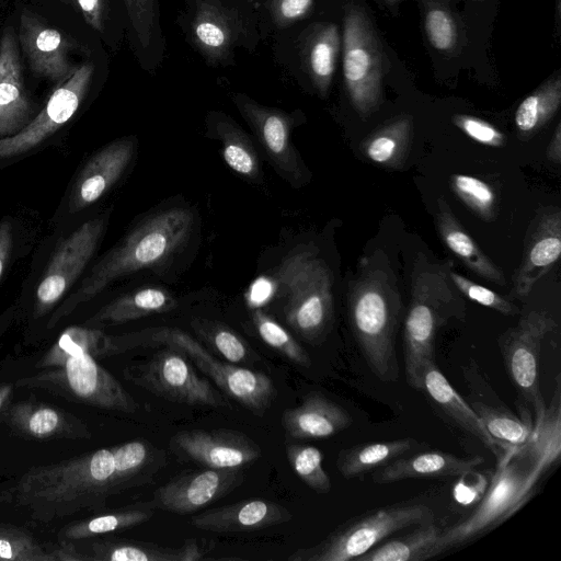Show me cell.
I'll return each instance as SVG.
<instances>
[{
	"label": "cell",
	"instance_id": "obj_1",
	"mask_svg": "<svg viewBox=\"0 0 561 561\" xmlns=\"http://www.w3.org/2000/svg\"><path fill=\"white\" fill-rule=\"evenodd\" d=\"M561 387L556 378L553 398L530 438L504 448L478 507L467 518L440 530L432 558L462 546L501 526L536 494L545 474L561 456Z\"/></svg>",
	"mask_w": 561,
	"mask_h": 561
},
{
	"label": "cell",
	"instance_id": "obj_2",
	"mask_svg": "<svg viewBox=\"0 0 561 561\" xmlns=\"http://www.w3.org/2000/svg\"><path fill=\"white\" fill-rule=\"evenodd\" d=\"M402 302L396 273L382 250L364 255L348 283V322L371 373L381 381L399 377L396 351Z\"/></svg>",
	"mask_w": 561,
	"mask_h": 561
},
{
	"label": "cell",
	"instance_id": "obj_3",
	"mask_svg": "<svg viewBox=\"0 0 561 561\" xmlns=\"http://www.w3.org/2000/svg\"><path fill=\"white\" fill-rule=\"evenodd\" d=\"M193 224L192 211L183 207L159 211L140 222L92 266L53 311L47 328L55 327L115 280L169 261L187 243Z\"/></svg>",
	"mask_w": 561,
	"mask_h": 561
},
{
	"label": "cell",
	"instance_id": "obj_4",
	"mask_svg": "<svg viewBox=\"0 0 561 561\" xmlns=\"http://www.w3.org/2000/svg\"><path fill=\"white\" fill-rule=\"evenodd\" d=\"M111 448L34 467L11 489V500L33 518L48 522L104 506L119 493Z\"/></svg>",
	"mask_w": 561,
	"mask_h": 561
},
{
	"label": "cell",
	"instance_id": "obj_5",
	"mask_svg": "<svg viewBox=\"0 0 561 561\" xmlns=\"http://www.w3.org/2000/svg\"><path fill=\"white\" fill-rule=\"evenodd\" d=\"M453 262L417 252L411 273V298L404 319L403 359L410 387L421 390L424 366L434 360L435 339L450 320H463L466 301L450 278Z\"/></svg>",
	"mask_w": 561,
	"mask_h": 561
},
{
	"label": "cell",
	"instance_id": "obj_6",
	"mask_svg": "<svg viewBox=\"0 0 561 561\" xmlns=\"http://www.w3.org/2000/svg\"><path fill=\"white\" fill-rule=\"evenodd\" d=\"M286 322L309 343L320 342L333 320V277L328 264L310 248L299 247L275 273Z\"/></svg>",
	"mask_w": 561,
	"mask_h": 561
},
{
	"label": "cell",
	"instance_id": "obj_7",
	"mask_svg": "<svg viewBox=\"0 0 561 561\" xmlns=\"http://www.w3.org/2000/svg\"><path fill=\"white\" fill-rule=\"evenodd\" d=\"M434 520L424 504H396L352 518L320 542L294 551L289 561H356L392 535Z\"/></svg>",
	"mask_w": 561,
	"mask_h": 561
},
{
	"label": "cell",
	"instance_id": "obj_8",
	"mask_svg": "<svg viewBox=\"0 0 561 561\" xmlns=\"http://www.w3.org/2000/svg\"><path fill=\"white\" fill-rule=\"evenodd\" d=\"M343 75L352 106L363 117L378 110L382 98L386 56L363 8L350 5L343 24Z\"/></svg>",
	"mask_w": 561,
	"mask_h": 561
},
{
	"label": "cell",
	"instance_id": "obj_9",
	"mask_svg": "<svg viewBox=\"0 0 561 561\" xmlns=\"http://www.w3.org/2000/svg\"><path fill=\"white\" fill-rule=\"evenodd\" d=\"M16 386L46 390L111 411L135 413L138 410L137 402L121 382L89 354L70 356L61 366L24 377Z\"/></svg>",
	"mask_w": 561,
	"mask_h": 561
},
{
	"label": "cell",
	"instance_id": "obj_10",
	"mask_svg": "<svg viewBox=\"0 0 561 561\" xmlns=\"http://www.w3.org/2000/svg\"><path fill=\"white\" fill-rule=\"evenodd\" d=\"M139 342L151 341L183 352L229 397L252 413L262 415L277 396L268 376L248 368L222 363L186 332L174 328H156L137 332Z\"/></svg>",
	"mask_w": 561,
	"mask_h": 561
},
{
	"label": "cell",
	"instance_id": "obj_11",
	"mask_svg": "<svg viewBox=\"0 0 561 561\" xmlns=\"http://www.w3.org/2000/svg\"><path fill=\"white\" fill-rule=\"evenodd\" d=\"M107 218H90L58 241L35 286V319L54 311L79 283L105 233Z\"/></svg>",
	"mask_w": 561,
	"mask_h": 561
},
{
	"label": "cell",
	"instance_id": "obj_12",
	"mask_svg": "<svg viewBox=\"0 0 561 561\" xmlns=\"http://www.w3.org/2000/svg\"><path fill=\"white\" fill-rule=\"evenodd\" d=\"M557 329L546 311L533 310L499 337V347L508 378L520 400L535 413L534 423L545 415L547 404L539 383V356L545 337Z\"/></svg>",
	"mask_w": 561,
	"mask_h": 561
},
{
	"label": "cell",
	"instance_id": "obj_13",
	"mask_svg": "<svg viewBox=\"0 0 561 561\" xmlns=\"http://www.w3.org/2000/svg\"><path fill=\"white\" fill-rule=\"evenodd\" d=\"M128 378L171 402L210 408L226 405L224 398L210 382L197 375L185 354L171 346L137 365L128 374Z\"/></svg>",
	"mask_w": 561,
	"mask_h": 561
},
{
	"label": "cell",
	"instance_id": "obj_14",
	"mask_svg": "<svg viewBox=\"0 0 561 561\" xmlns=\"http://www.w3.org/2000/svg\"><path fill=\"white\" fill-rule=\"evenodd\" d=\"M94 65L85 61L56 87L44 107L20 133L0 140V160L24 156L39 147L78 112L92 81Z\"/></svg>",
	"mask_w": 561,
	"mask_h": 561
},
{
	"label": "cell",
	"instance_id": "obj_15",
	"mask_svg": "<svg viewBox=\"0 0 561 561\" xmlns=\"http://www.w3.org/2000/svg\"><path fill=\"white\" fill-rule=\"evenodd\" d=\"M461 371L468 390L467 402L491 437L504 448L528 440L535 431L530 409L522 402L519 415L512 411L474 359L462 366Z\"/></svg>",
	"mask_w": 561,
	"mask_h": 561
},
{
	"label": "cell",
	"instance_id": "obj_16",
	"mask_svg": "<svg viewBox=\"0 0 561 561\" xmlns=\"http://www.w3.org/2000/svg\"><path fill=\"white\" fill-rule=\"evenodd\" d=\"M234 103L252 128L275 169L293 185L300 186L309 172L290 140L291 119L284 112L238 95Z\"/></svg>",
	"mask_w": 561,
	"mask_h": 561
},
{
	"label": "cell",
	"instance_id": "obj_17",
	"mask_svg": "<svg viewBox=\"0 0 561 561\" xmlns=\"http://www.w3.org/2000/svg\"><path fill=\"white\" fill-rule=\"evenodd\" d=\"M170 447L179 458L214 469L241 468L262 455L252 438L226 428L179 432Z\"/></svg>",
	"mask_w": 561,
	"mask_h": 561
},
{
	"label": "cell",
	"instance_id": "obj_18",
	"mask_svg": "<svg viewBox=\"0 0 561 561\" xmlns=\"http://www.w3.org/2000/svg\"><path fill=\"white\" fill-rule=\"evenodd\" d=\"M136 141L114 140L82 165L62 202V215L73 216L95 204L119 180L131 162Z\"/></svg>",
	"mask_w": 561,
	"mask_h": 561
},
{
	"label": "cell",
	"instance_id": "obj_19",
	"mask_svg": "<svg viewBox=\"0 0 561 561\" xmlns=\"http://www.w3.org/2000/svg\"><path fill=\"white\" fill-rule=\"evenodd\" d=\"M18 39L32 72L55 88L75 73L78 66L70 59L72 43L27 9L20 14Z\"/></svg>",
	"mask_w": 561,
	"mask_h": 561
},
{
	"label": "cell",
	"instance_id": "obj_20",
	"mask_svg": "<svg viewBox=\"0 0 561 561\" xmlns=\"http://www.w3.org/2000/svg\"><path fill=\"white\" fill-rule=\"evenodd\" d=\"M242 481L240 468L190 471L158 488L151 502L154 507L169 513L188 514L227 495Z\"/></svg>",
	"mask_w": 561,
	"mask_h": 561
},
{
	"label": "cell",
	"instance_id": "obj_21",
	"mask_svg": "<svg viewBox=\"0 0 561 561\" xmlns=\"http://www.w3.org/2000/svg\"><path fill=\"white\" fill-rule=\"evenodd\" d=\"M37 113L24 84L19 42L7 26L0 37V140L20 133Z\"/></svg>",
	"mask_w": 561,
	"mask_h": 561
},
{
	"label": "cell",
	"instance_id": "obj_22",
	"mask_svg": "<svg viewBox=\"0 0 561 561\" xmlns=\"http://www.w3.org/2000/svg\"><path fill=\"white\" fill-rule=\"evenodd\" d=\"M561 253V214L558 207L545 208L531 224L522 262L513 277L512 296L529 295L535 284L546 275Z\"/></svg>",
	"mask_w": 561,
	"mask_h": 561
},
{
	"label": "cell",
	"instance_id": "obj_23",
	"mask_svg": "<svg viewBox=\"0 0 561 561\" xmlns=\"http://www.w3.org/2000/svg\"><path fill=\"white\" fill-rule=\"evenodd\" d=\"M291 519V513L278 503L248 499L195 515L191 524L202 530L232 534L262 530Z\"/></svg>",
	"mask_w": 561,
	"mask_h": 561
},
{
	"label": "cell",
	"instance_id": "obj_24",
	"mask_svg": "<svg viewBox=\"0 0 561 561\" xmlns=\"http://www.w3.org/2000/svg\"><path fill=\"white\" fill-rule=\"evenodd\" d=\"M280 423L293 438L323 439L350 427L353 417L322 393L310 392L300 405L284 410Z\"/></svg>",
	"mask_w": 561,
	"mask_h": 561
},
{
	"label": "cell",
	"instance_id": "obj_25",
	"mask_svg": "<svg viewBox=\"0 0 561 561\" xmlns=\"http://www.w3.org/2000/svg\"><path fill=\"white\" fill-rule=\"evenodd\" d=\"M4 416L16 433L34 439L90 437L81 420L43 402L20 401L11 405Z\"/></svg>",
	"mask_w": 561,
	"mask_h": 561
},
{
	"label": "cell",
	"instance_id": "obj_26",
	"mask_svg": "<svg viewBox=\"0 0 561 561\" xmlns=\"http://www.w3.org/2000/svg\"><path fill=\"white\" fill-rule=\"evenodd\" d=\"M139 344L136 332L123 335H111L91 328L71 325L62 331L56 342L37 363L39 368L61 366L67 358L78 354L92 357L111 356L126 352Z\"/></svg>",
	"mask_w": 561,
	"mask_h": 561
},
{
	"label": "cell",
	"instance_id": "obj_27",
	"mask_svg": "<svg viewBox=\"0 0 561 561\" xmlns=\"http://www.w3.org/2000/svg\"><path fill=\"white\" fill-rule=\"evenodd\" d=\"M433 404L460 430L479 439L492 454L497 457L504 449L486 432L481 421L465 400L449 383L437 367L435 360L424 366L422 387ZM506 448V447H505Z\"/></svg>",
	"mask_w": 561,
	"mask_h": 561
},
{
	"label": "cell",
	"instance_id": "obj_28",
	"mask_svg": "<svg viewBox=\"0 0 561 561\" xmlns=\"http://www.w3.org/2000/svg\"><path fill=\"white\" fill-rule=\"evenodd\" d=\"M482 462L480 456L459 457L440 450L405 454L376 469L373 481L386 484L416 478L458 477Z\"/></svg>",
	"mask_w": 561,
	"mask_h": 561
},
{
	"label": "cell",
	"instance_id": "obj_29",
	"mask_svg": "<svg viewBox=\"0 0 561 561\" xmlns=\"http://www.w3.org/2000/svg\"><path fill=\"white\" fill-rule=\"evenodd\" d=\"M436 228L445 245L471 272L496 285H505L502 270L479 248L443 197L437 201Z\"/></svg>",
	"mask_w": 561,
	"mask_h": 561
},
{
	"label": "cell",
	"instance_id": "obj_30",
	"mask_svg": "<svg viewBox=\"0 0 561 561\" xmlns=\"http://www.w3.org/2000/svg\"><path fill=\"white\" fill-rule=\"evenodd\" d=\"M176 307V299L162 287H142L119 296L90 317L88 327L121 324L157 313H164Z\"/></svg>",
	"mask_w": 561,
	"mask_h": 561
},
{
	"label": "cell",
	"instance_id": "obj_31",
	"mask_svg": "<svg viewBox=\"0 0 561 561\" xmlns=\"http://www.w3.org/2000/svg\"><path fill=\"white\" fill-rule=\"evenodd\" d=\"M114 477L121 492L151 483L165 463V454L146 439H135L111 447Z\"/></svg>",
	"mask_w": 561,
	"mask_h": 561
},
{
	"label": "cell",
	"instance_id": "obj_32",
	"mask_svg": "<svg viewBox=\"0 0 561 561\" xmlns=\"http://www.w3.org/2000/svg\"><path fill=\"white\" fill-rule=\"evenodd\" d=\"M90 560L99 561H197L204 551L194 540L180 548L162 547L135 540H104L93 542Z\"/></svg>",
	"mask_w": 561,
	"mask_h": 561
},
{
	"label": "cell",
	"instance_id": "obj_33",
	"mask_svg": "<svg viewBox=\"0 0 561 561\" xmlns=\"http://www.w3.org/2000/svg\"><path fill=\"white\" fill-rule=\"evenodd\" d=\"M421 444L411 437L355 445L340 450L336 468L346 479L376 470L392 460L419 449Z\"/></svg>",
	"mask_w": 561,
	"mask_h": 561
},
{
	"label": "cell",
	"instance_id": "obj_34",
	"mask_svg": "<svg viewBox=\"0 0 561 561\" xmlns=\"http://www.w3.org/2000/svg\"><path fill=\"white\" fill-rule=\"evenodd\" d=\"M412 135L413 118L401 115L368 135L362 149L374 163L400 169L408 158Z\"/></svg>",
	"mask_w": 561,
	"mask_h": 561
},
{
	"label": "cell",
	"instance_id": "obj_35",
	"mask_svg": "<svg viewBox=\"0 0 561 561\" xmlns=\"http://www.w3.org/2000/svg\"><path fill=\"white\" fill-rule=\"evenodd\" d=\"M440 529L434 520L420 524L404 535L387 538L356 561H424L432 558Z\"/></svg>",
	"mask_w": 561,
	"mask_h": 561
},
{
	"label": "cell",
	"instance_id": "obj_36",
	"mask_svg": "<svg viewBox=\"0 0 561 561\" xmlns=\"http://www.w3.org/2000/svg\"><path fill=\"white\" fill-rule=\"evenodd\" d=\"M214 129L221 142L222 158L228 167L248 180L257 181L261 176V161L249 135L226 115L217 117Z\"/></svg>",
	"mask_w": 561,
	"mask_h": 561
},
{
	"label": "cell",
	"instance_id": "obj_37",
	"mask_svg": "<svg viewBox=\"0 0 561 561\" xmlns=\"http://www.w3.org/2000/svg\"><path fill=\"white\" fill-rule=\"evenodd\" d=\"M341 46L339 27L333 23L320 25L310 36L306 47V64L317 91L327 95Z\"/></svg>",
	"mask_w": 561,
	"mask_h": 561
},
{
	"label": "cell",
	"instance_id": "obj_38",
	"mask_svg": "<svg viewBox=\"0 0 561 561\" xmlns=\"http://www.w3.org/2000/svg\"><path fill=\"white\" fill-rule=\"evenodd\" d=\"M561 104V77L550 76L518 105L514 121L518 133L528 137L541 129L558 112Z\"/></svg>",
	"mask_w": 561,
	"mask_h": 561
},
{
	"label": "cell",
	"instance_id": "obj_39",
	"mask_svg": "<svg viewBox=\"0 0 561 561\" xmlns=\"http://www.w3.org/2000/svg\"><path fill=\"white\" fill-rule=\"evenodd\" d=\"M153 514L154 505L152 502L136 503L121 510L75 522L60 533V537L66 540H79L124 530L149 520Z\"/></svg>",
	"mask_w": 561,
	"mask_h": 561
},
{
	"label": "cell",
	"instance_id": "obj_40",
	"mask_svg": "<svg viewBox=\"0 0 561 561\" xmlns=\"http://www.w3.org/2000/svg\"><path fill=\"white\" fill-rule=\"evenodd\" d=\"M192 31L197 46L214 57L225 53L232 39L229 20L208 4L198 10Z\"/></svg>",
	"mask_w": 561,
	"mask_h": 561
},
{
	"label": "cell",
	"instance_id": "obj_41",
	"mask_svg": "<svg viewBox=\"0 0 561 561\" xmlns=\"http://www.w3.org/2000/svg\"><path fill=\"white\" fill-rule=\"evenodd\" d=\"M424 30L428 42L438 51H454L459 44L460 30L456 15L442 1L424 0Z\"/></svg>",
	"mask_w": 561,
	"mask_h": 561
},
{
	"label": "cell",
	"instance_id": "obj_42",
	"mask_svg": "<svg viewBox=\"0 0 561 561\" xmlns=\"http://www.w3.org/2000/svg\"><path fill=\"white\" fill-rule=\"evenodd\" d=\"M210 346L231 363H251L256 354L250 345L228 327L209 320L196 319L192 323Z\"/></svg>",
	"mask_w": 561,
	"mask_h": 561
},
{
	"label": "cell",
	"instance_id": "obj_43",
	"mask_svg": "<svg viewBox=\"0 0 561 561\" xmlns=\"http://www.w3.org/2000/svg\"><path fill=\"white\" fill-rule=\"evenodd\" d=\"M253 325L260 337L288 360L301 367H309L311 359L305 348L276 320L262 309H253Z\"/></svg>",
	"mask_w": 561,
	"mask_h": 561
},
{
	"label": "cell",
	"instance_id": "obj_44",
	"mask_svg": "<svg viewBox=\"0 0 561 561\" xmlns=\"http://www.w3.org/2000/svg\"><path fill=\"white\" fill-rule=\"evenodd\" d=\"M286 456L294 472L311 490L319 494L331 491L330 477L322 466L323 455L317 447L289 444L286 446Z\"/></svg>",
	"mask_w": 561,
	"mask_h": 561
},
{
	"label": "cell",
	"instance_id": "obj_45",
	"mask_svg": "<svg viewBox=\"0 0 561 561\" xmlns=\"http://www.w3.org/2000/svg\"><path fill=\"white\" fill-rule=\"evenodd\" d=\"M0 560L58 561L56 550L46 551L30 534L11 525H0Z\"/></svg>",
	"mask_w": 561,
	"mask_h": 561
},
{
	"label": "cell",
	"instance_id": "obj_46",
	"mask_svg": "<svg viewBox=\"0 0 561 561\" xmlns=\"http://www.w3.org/2000/svg\"><path fill=\"white\" fill-rule=\"evenodd\" d=\"M454 193L480 218H495V193L484 181L467 175L454 174L450 179Z\"/></svg>",
	"mask_w": 561,
	"mask_h": 561
},
{
	"label": "cell",
	"instance_id": "obj_47",
	"mask_svg": "<svg viewBox=\"0 0 561 561\" xmlns=\"http://www.w3.org/2000/svg\"><path fill=\"white\" fill-rule=\"evenodd\" d=\"M449 275L460 294L468 299L506 316H513L518 312V308L515 305L492 289L468 279L453 271V268Z\"/></svg>",
	"mask_w": 561,
	"mask_h": 561
},
{
	"label": "cell",
	"instance_id": "obj_48",
	"mask_svg": "<svg viewBox=\"0 0 561 561\" xmlns=\"http://www.w3.org/2000/svg\"><path fill=\"white\" fill-rule=\"evenodd\" d=\"M135 36L142 47L148 46L154 34L157 0H124Z\"/></svg>",
	"mask_w": 561,
	"mask_h": 561
},
{
	"label": "cell",
	"instance_id": "obj_49",
	"mask_svg": "<svg viewBox=\"0 0 561 561\" xmlns=\"http://www.w3.org/2000/svg\"><path fill=\"white\" fill-rule=\"evenodd\" d=\"M454 125L472 140L489 147H503L505 135L489 122L472 115L456 114Z\"/></svg>",
	"mask_w": 561,
	"mask_h": 561
},
{
	"label": "cell",
	"instance_id": "obj_50",
	"mask_svg": "<svg viewBox=\"0 0 561 561\" xmlns=\"http://www.w3.org/2000/svg\"><path fill=\"white\" fill-rule=\"evenodd\" d=\"M491 476L492 472L485 473L474 469L459 474L453 488L455 501L463 506L479 503L488 490Z\"/></svg>",
	"mask_w": 561,
	"mask_h": 561
},
{
	"label": "cell",
	"instance_id": "obj_51",
	"mask_svg": "<svg viewBox=\"0 0 561 561\" xmlns=\"http://www.w3.org/2000/svg\"><path fill=\"white\" fill-rule=\"evenodd\" d=\"M22 241V229L13 216L0 218V282L8 272Z\"/></svg>",
	"mask_w": 561,
	"mask_h": 561
},
{
	"label": "cell",
	"instance_id": "obj_52",
	"mask_svg": "<svg viewBox=\"0 0 561 561\" xmlns=\"http://www.w3.org/2000/svg\"><path fill=\"white\" fill-rule=\"evenodd\" d=\"M313 0H273L272 12L279 25H287L304 18L311 9Z\"/></svg>",
	"mask_w": 561,
	"mask_h": 561
},
{
	"label": "cell",
	"instance_id": "obj_53",
	"mask_svg": "<svg viewBox=\"0 0 561 561\" xmlns=\"http://www.w3.org/2000/svg\"><path fill=\"white\" fill-rule=\"evenodd\" d=\"M84 21L95 31L103 32L107 18V0H75Z\"/></svg>",
	"mask_w": 561,
	"mask_h": 561
},
{
	"label": "cell",
	"instance_id": "obj_54",
	"mask_svg": "<svg viewBox=\"0 0 561 561\" xmlns=\"http://www.w3.org/2000/svg\"><path fill=\"white\" fill-rule=\"evenodd\" d=\"M547 158L559 164L561 162V124L558 123L547 148Z\"/></svg>",
	"mask_w": 561,
	"mask_h": 561
},
{
	"label": "cell",
	"instance_id": "obj_55",
	"mask_svg": "<svg viewBox=\"0 0 561 561\" xmlns=\"http://www.w3.org/2000/svg\"><path fill=\"white\" fill-rule=\"evenodd\" d=\"M16 313L18 308L15 305H12L0 314V337L5 332V330L11 325Z\"/></svg>",
	"mask_w": 561,
	"mask_h": 561
},
{
	"label": "cell",
	"instance_id": "obj_56",
	"mask_svg": "<svg viewBox=\"0 0 561 561\" xmlns=\"http://www.w3.org/2000/svg\"><path fill=\"white\" fill-rule=\"evenodd\" d=\"M13 385L9 382L0 383V411L7 404L12 396Z\"/></svg>",
	"mask_w": 561,
	"mask_h": 561
},
{
	"label": "cell",
	"instance_id": "obj_57",
	"mask_svg": "<svg viewBox=\"0 0 561 561\" xmlns=\"http://www.w3.org/2000/svg\"><path fill=\"white\" fill-rule=\"evenodd\" d=\"M64 4L70 5L72 8H76V1L75 0H57Z\"/></svg>",
	"mask_w": 561,
	"mask_h": 561
},
{
	"label": "cell",
	"instance_id": "obj_58",
	"mask_svg": "<svg viewBox=\"0 0 561 561\" xmlns=\"http://www.w3.org/2000/svg\"><path fill=\"white\" fill-rule=\"evenodd\" d=\"M385 1H387V2H391V3H394V2H398V1H400V0H385Z\"/></svg>",
	"mask_w": 561,
	"mask_h": 561
},
{
	"label": "cell",
	"instance_id": "obj_59",
	"mask_svg": "<svg viewBox=\"0 0 561 561\" xmlns=\"http://www.w3.org/2000/svg\"><path fill=\"white\" fill-rule=\"evenodd\" d=\"M472 1H483V0H472Z\"/></svg>",
	"mask_w": 561,
	"mask_h": 561
},
{
	"label": "cell",
	"instance_id": "obj_60",
	"mask_svg": "<svg viewBox=\"0 0 561 561\" xmlns=\"http://www.w3.org/2000/svg\"><path fill=\"white\" fill-rule=\"evenodd\" d=\"M1 1V0H0Z\"/></svg>",
	"mask_w": 561,
	"mask_h": 561
}]
</instances>
